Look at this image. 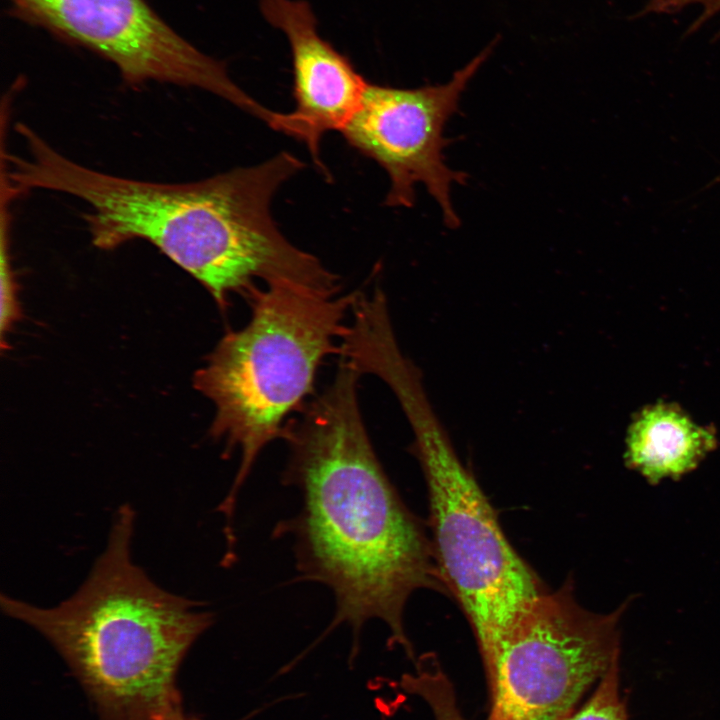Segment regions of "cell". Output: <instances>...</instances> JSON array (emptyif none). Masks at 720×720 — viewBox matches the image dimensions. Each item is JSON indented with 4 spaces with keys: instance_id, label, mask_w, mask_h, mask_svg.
Listing matches in <instances>:
<instances>
[{
    "instance_id": "9a60e30c",
    "label": "cell",
    "mask_w": 720,
    "mask_h": 720,
    "mask_svg": "<svg viewBox=\"0 0 720 720\" xmlns=\"http://www.w3.org/2000/svg\"><path fill=\"white\" fill-rule=\"evenodd\" d=\"M159 720H200L199 718L187 714L182 706V701L170 707Z\"/></svg>"
},
{
    "instance_id": "8992f818",
    "label": "cell",
    "mask_w": 720,
    "mask_h": 720,
    "mask_svg": "<svg viewBox=\"0 0 720 720\" xmlns=\"http://www.w3.org/2000/svg\"><path fill=\"white\" fill-rule=\"evenodd\" d=\"M586 610L570 585L544 592L511 630L494 668L488 720H565L619 659V620Z\"/></svg>"
},
{
    "instance_id": "6da1fadb",
    "label": "cell",
    "mask_w": 720,
    "mask_h": 720,
    "mask_svg": "<svg viewBox=\"0 0 720 720\" xmlns=\"http://www.w3.org/2000/svg\"><path fill=\"white\" fill-rule=\"evenodd\" d=\"M360 375L341 359L333 382L289 425L283 481L297 489L300 507L273 536L292 540L297 580L332 592L335 612L321 639L348 626L354 658L364 625L377 619L388 627L389 646L414 659L404 609L417 590L438 588L440 573L374 451L357 398Z\"/></svg>"
},
{
    "instance_id": "5bb4252c",
    "label": "cell",
    "mask_w": 720,
    "mask_h": 720,
    "mask_svg": "<svg viewBox=\"0 0 720 720\" xmlns=\"http://www.w3.org/2000/svg\"><path fill=\"white\" fill-rule=\"evenodd\" d=\"M652 9L656 14H673L686 9H697V15L688 33H693L708 20L720 13V0H652Z\"/></svg>"
},
{
    "instance_id": "52a82bcc",
    "label": "cell",
    "mask_w": 720,
    "mask_h": 720,
    "mask_svg": "<svg viewBox=\"0 0 720 720\" xmlns=\"http://www.w3.org/2000/svg\"><path fill=\"white\" fill-rule=\"evenodd\" d=\"M14 14L111 62L122 79L205 90L257 117L263 106L225 64L173 30L146 0H9Z\"/></svg>"
},
{
    "instance_id": "4fadbf2b",
    "label": "cell",
    "mask_w": 720,
    "mask_h": 720,
    "mask_svg": "<svg viewBox=\"0 0 720 720\" xmlns=\"http://www.w3.org/2000/svg\"><path fill=\"white\" fill-rule=\"evenodd\" d=\"M565 720H628L619 691V659L601 677L588 701Z\"/></svg>"
},
{
    "instance_id": "5b68a950",
    "label": "cell",
    "mask_w": 720,
    "mask_h": 720,
    "mask_svg": "<svg viewBox=\"0 0 720 720\" xmlns=\"http://www.w3.org/2000/svg\"><path fill=\"white\" fill-rule=\"evenodd\" d=\"M405 415L428 487L436 564L473 628L488 673L515 623L545 590L507 540L430 404Z\"/></svg>"
},
{
    "instance_id": "277c9868",
    "label": "cell",
    "mask_w": 720,
    "mask_h": 720,
    "mask_svg": "<svg viewBox=\"0 0 720 720\" xmlns=\"http://www.w3.org/2000/svg\"><path fill=\"white\" fill-rule=\"evenodd\" d=\"M251 318L230 331L194 377L195 386L215 406L210 429L225 456L238 452L234 482L217 510L224 533L234 534L238 495L261 451L288 427L313 392L321 362L340 354L345 318L356 293L337 296L293 282L257 286L246 295Z\"/></svg>"
},
{
    "instance_id": "ba28073f",
    "label": "cell",
    "mask_w": 720,
    "mask_h": 720,
    "mask_svg": "<svg viewBox=\"0 0 720 720\" xmlns=\"http://www.w3.org/2000/svg\"><path fill=\"white\" fill-rule=\"evenodd\" d=\"M496 44L493 40L445 84L403 89L368 82L360 107L341 133L387 172L386 206L412 207L415 187L422 184L440 207L445 225L459 226L451 189L454 183L465 184L468 176L447 165L444 149L450 139L444 129L458 112L469 81Z\"/></svg>"
},
{
    "instance_id": "3957f363",
    "label": "cell",
    "mask_w": 720,
    "mask_h": 720,
    "mask_svg": "<svg viewBox=\"0 0 720 720\" xmlns=\"http://www.w3.org/2000/svg\"><path fill=\"white\" fill-rule=\"evenodd\" d=\"M134 516L130 505L119 508L89 577L58 606L0 596L7 616L54 646L101 720H159L180 702L179 667L214 622L201 602L161 589L132 562Z\"/></svg>"
},
{
    "instance_id": "30bf717a",
    "label": "cell",
    "mask_w": 720,
    "mask_h": 720,
    "mask_svg": "<svg viewBox=\"0 0 720 720\" xmlns=\"http://www.w3.org/2000/svg\"><path fill=\"white\" fill-rule=\"evenodd\" d=\"M715 447L711 431L668 405L646 409L631 426L626 463L649 483L679 479L694 470Z\"/></svg>"
},
{
    "instance_id": "7a4b0ae2",
    "label": "cell",
    "mask_w": 720,
    "mask_h": 720,
    "mask_svg": "<svg viewBox=\"0 0 720 720\" xmlns=\"http://www.w3.org/2000/svg\"><path fill=\"white\" fill-rule=\"evenodd\" d=\"M24 155L14 154L9 176L23 193L47 190L81 200L93 245L112 250L150 242L201 282L218 305L231 293L293 282L325 289L334 274L292 245L270 211L277 189L303 169L288 152L192 182H156L109 174L80 164L34 129L23 133Z\"/></svg>"
},
{
    "instance_id": "7c38bea8",
    "label": "cell",
    "mask_w": 720,
    "mask_h": 720,
    "mask_svg": "<svg viewBox=\"0 0 720 720\" xmlns=\"http://www.w3.org/2000/svg\"><path fill=\"white\" fill-rule=\"evenodd\" d=\"M15 199L8 191L0 190V330L2 338L18 316L16 287L10 261L11 203Z\"/></svg>"
},
{
    "instance_id": "9c48e42d",
    "label": "cell",
    "mask_w": 720,
    "mask_h": 720,
    "mask_svg": "<svg viewBox=\"0 0 720 720\" xmlns=\"http://www.w3.org/2000/svg\"><path fill=\"white\" fill-rule=\"evenodd\" d=\"M264 18L287 37L292 53L295 109L286 113V132L304 142L314 163L327 131L342 132L360 107L368 82L350 60L317 32L316 18L304 0H260Z\"/></svg>"
},
{
    "instance_id": "8fae6325",
    "label": "cell",
    "mask_w": 720,
    "mask_h": 720,
    "mask_svg": "<svg viewBox=\"0 0 720 720\" xmlns=\"http://www.w3.org/2000/svg\"><path fill=\"white\" fill-rule=\"evenodd\" d=\"M398 685L403 691L421 697L435 720H468L459 709L452 682L432 653L422 655L415 671L403 674Z\"/></svg>"
}]
</instances>
